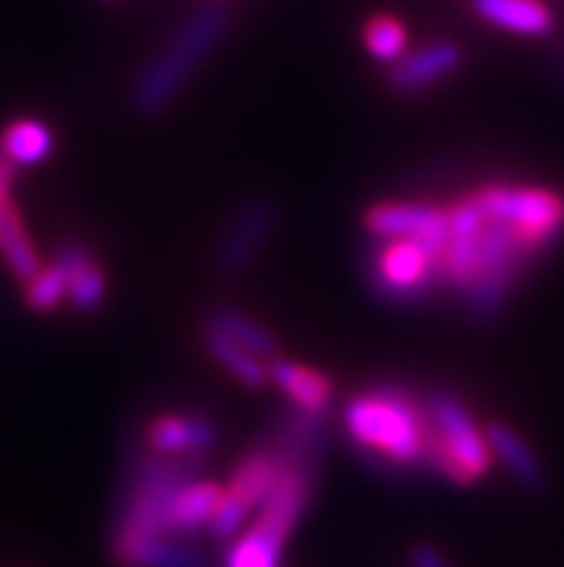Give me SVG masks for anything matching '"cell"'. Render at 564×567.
I'll return each instance as SVG.
<instances>
[{"mask_svg":"<svg viewBox=\"0 0 564 567\" xmlns=\"http://www.w3.org/2000/svg\"><path fill=\"white\" fill-rule=\"evenodd\" d=\"M542 251L515 225L464 196L447 208V245L438 259L441 286L464 297L472 317L493 320L507 306L519 274Z\"/></svg>","mask_w":564,"mask_h":567,"instance_id":"6da1fadb","label":"cell"},{"mask_svg":"<svg viewBox=\"0 0 564 567\" xmlns=\"http://www.w3.org/2000/svg\"><path fill=\"white\" fill-rule=\"evenodd\" d=\"M346 435L378 467H427L423 403L398 386H375L343 406Z\"/></svg>","mask_w":564,"mask_h":567,"instance_id":"7a4b0ae2","label":"cell"},{"mask_svg":"<svg viewBox=\"0 0 564 567\" xmlns=\"http://www.w3.org/2000/svg\"><path fill=\"white\" fill-rule=\"evenodd\" d=\"M234 12L222 3H207L187 14L176 27L167 43L139 72L136 84L130 90V107L139 118H156L180 99L193 72L205 64V58L230 32Z\"/></svg>","mask_w":564,"mask_h":567,"instance_id":"3957f363","label":"cell"},{"mask_svg":"<svg viewBox=\"0 0 564 567\" xmlns=\"http://www.w3.org/2000/svg\"><path fill=\"white\" fill-rule=\"evenodd\" d=\"M427 415V467L452 484L481 482L493 464L486 432L472 421L464 401L432 392L423 401Z\"/></svg>","mask_w":564,"mask_h":567,"instance_id":"277c9868","label":"cell"},{"mask_svg":"<svg viewBox=\"0 0 564 567\" xmlns=\"http://www.w3.org/2000/svg\"><path fill=\"white\" fill-rule=\"evenodd\" d=\"M311 487L315 470L308 464H286L274 493L259 507L257 522L228 547L225 567H279L283 545L311 502Z\"/></svg>","mask_w":564,"mask_h":567,"instance_id":"5b68a950","label":"cell"},{"mask_svg":"<svg viewBox=\"0 0 564 567\" xmlns=\"http://www.w3.org/2000/svg\"><path fill=\"white\" fill-rule=\"evenodd\" d=\"M470 196L486 214L515 225L539 248H551L564 230V196L547 187L484 185Z\"/></svg>","mask_w":564,"mask_h":567,"instance_id":"8992f818","label":"cell"},{"mask_svg":"<svg viewBox=\"0 0 564 567\" xmlns=\"http://www.w3.org/2000/svg\"><path fill=\"white\" fill-rule=\"evenodd\" d=\"M372 259L375 295L392 302H418L441 288L438 254L418 239H380Z\"/></svg>","mask_w":564,"mask_h":567,"instance_id":"52a82bcc","label":"cell"},{"mask_svg":"<svg viewBox=\"0 0 564 567\" xmlns=\"http://www.w3.org/2000/svg\"><path fill=\"white\" fill-rule=\"evenodd\" d=\"M274 225H277V208L271 199H248L245 205L234 210L225 230H222L219 243H216V271L225 280H236L239 274L250 268V262L259 257L268 237H271Z\"/></svg>","mask_w":564,"mask_h":567,"instance_id":"ba28073f","label":"cell"},{"mask_svg":"<svg viewBox=\"0 0 564 567\" xmlns=\"http://www.w3.org/2000/svg\"><path fill=\"white\" fill-rule=\"evenodd\" d=\"M363 225L378 239H418L438 259L447 245V208L429 202H378L366 208Z\"/></svg>","mask_w":564,"mask_h":567,"instance_id":"9c48e42d","label":"cell"},{"mask_svg":"<svg viewBox=\"0 0 564 567\" xmlns=\"http://www.w3.org/2000/svg\"><path fill=\"white\" fill-rule=\"evenodd\" d=\"M214 421L205 415H158L147 426V446L151 453L165 455V458H207V453L216 446Z\"/></svg>","mask_w":564,"mask_h":567,"instance_id":"30bf717a","label":"cell"},{"mask_svg":"<svg viewBox=\"0 0 564 567\" xmlns=\"http://www.w3.org/2000/svg\"><path fill=\"white\" fill-rule=\"evenodd\" d=\"M225 487L205 478H191L171 496L165 507V536L167 539H191L211 527L219 511Z\"/></svg>","mask_w":564,"mask_h":567,"instance_id":"8fae6325","label":"cell"},{"mask_svg":"<svg viewBox=\"0 0 564 567\" xmlns=\"http://www.w3.org/2000/svg\"><path fill=\"white\" fill-rule=\"evenodd\" d=\"M461 66V47L452 41H435L418 52H407L389 70V86L400 95H412L427 90L429 84L447 79Z\"/></svg>","mask_w":564,"mask_h":567,"instance_id":"7c38bea8","label":"cell"},{"mask_svg":"<svg viewBox=\"0 0 564 567\" xmlns=\"http://www.w3.org/2000/svg\"><path fill=\"white\" fill-rule=\"evenodd\" d=\"M93 257L90 248H86L81 239H70L58 248L55 259L50 266H43L41 271L27 282V291H23V302H27L32 311H52L55 306L66 300L70 295V282L75 277L86 259Z\"/></svg>","mask_w":564,"mask_h":567,"instance_id":"4fadbf2b","label":"cell"},{"mask_svg":"<svg viewBox=\"0 0 564 567\" xmlns=\"http://www.w3.org/2000/svg\"><path fill=\"white\" fill-rule=\"evenodd\" d=\"M268 378L300 412L326 415V410H329L331 381L322 372H317V369L294 363V360L274 358L268 363Z\"/></svg>","mask_w":564,"mask_h":567,"instance_id":"5bb4252c","label":"cell"},{"mask_svg":"<svg viewBox=\"0 0 564 567\" xmlns=\"http://www.w3.org/2000/svg\"><path fill=\"white\" fill-rule=\"evenodd\" d=\"M283 470H286L283 455H279L271 444H265L259 446V450H250V453L236 464L234 475H230V484L225 489L254 511V507H263V504L268 502V496H271L274 487H277Z\"/></svg>","mask_w":564,"mask_h":567,"instance_id":"9a60e30c","label":"cell"},{"mask_svg":"<svg viewBox=\"0 0 564 567\" xmlns=\"http://www.w3.org/2000/svg\"><path fill=\"white\" fill-rule=\"evenodd\" d=\"M484 432L486 441H490V450H493V458H499L507 467L515 484L527 489V493H542L544 484H547V475H544L542 461L530 450L527 441L507 424H490Z\"/></svg>","mask_w":564,"mask_h":567,"instance_id":"2e32d148","label":"cell"},{"mask_svg":"<svg viewBox=\"0 0 564 567\" xmlns=\"http://www.w3.org/2000/svg\"><path fill=\"white\" fill-rule=\"evenodd\" d=\"M472 12L515 35L542 38L553 29V14L542 0H472Z\"/></svg>","mask_w":564,"mask_h":567,"instance_id":"e0dca14e","label":"cell"},{"mask_svg":"<svg viewBox=\"0 0 564 567\" xmlns=\"http://www.w3.org/2000/svg\"><path fill=\"white\" fill-rule=\"evenodd\" d=\"M202 346H205V352L211 354L225 372L234 374L236 381L243 383L245 389H263L265 383H271V378H268V360L257 358V354L248 352L245 346L225 338L222 331L205 326V329H202Z\"/></svg>","mask_w":564,"mask_h":567,"instance_id":"ac0fdd59","label":"cell"},{"mask_svg":"<svg viewBox=\"0 0 564 567\" xmlns=\"http://www.w3.org/2000/svg\"><path fill=\"white\" fill-rule=\"evenodd\" d=\"M205 326L222 331L225 338H230L234 343L245 346L248 352H254L257 358L268 360V363L277 358V338H274L271 331L265 329L263 323H257L254 317L236 309V306H225V302L214 306V309L207 311Z\"/></svg>","mask_w":564,"mask_h":567,"instance_id":"d6986e66","label":"cell"},{"mask_svg":"<svg viewBox=\"0 0 564 567\" xmlns=\"http://www.w3.org/2000/svg\"><path fill=\"white\" fill-rule=\"evenodd\" d=\"M55 151V133L38 118H18L0 133V153L14 167L41 165Z\"/></svg>","mask_w":564,"mask_h":567,"instance_id":"ffe728a7","label":"cell"},{"mask_svg":"<svg viewBox=\"0 0 564 567\" xmlns=\"http://www.w3.org/2000/svg\"><path fill=\"white\" fill-rule=\"evenodd\" d=\"M0 257L21 282H29L43 268L41 254L23 228L21 210L14 208L12 202L0 214Z\"/></svg>","mask_w":564,"mask_h":567,"instance_id":"44dd1931","label":"cell"},{"mask_svg":"<svg viewBox=\"0 0 564 567\" xmlns=\"http://www.w3.org/2000/svg\"><path fill=\"white\" fill-rule=\"evenodd\" d=\"M119 567H214L199 547L182 545V539H151L115 559Z\"/></svg>","mask_w":564,"mask_h":567,"instance_id":"7402d4cb","label":"cell"},{"mask_svg":"<svg viewBox=\"0 0 564 567\" xmlns=\"http://www.w3.org/2000/svg\"><path fill=\"white\" fill-rule=\"evenodd\" d=\"M363 47L380 64H398L409 50L407 27L394 14H372L363 27Z\"/></svg>","mask_w":564,"mask_h":567,"instance_id":"603a6c76","label":"cell"},{"mask_svg":"<svg viewBox=\"0 0 564 567\" xmlns=\"http://www.w3.org/2000/svg\"><path fill=\"white\" fill-rule=\"evenodd\" d=\"M104 295H107V277H104V268L90 257L84 266L75 271V277H72L66 300H70L81 315H90V311H95L101 302H104Z\"/></svg>","mask_w":564,"mask_h":567,"instance_id":"cb8c5ba5","label":"cell"},{"mask_svg":"<svg viewBox=\"0 0 564 567\" xmlns=\"http://www.w3.org/2000/svg\"><path fill=\"white\" fill-rule=\"evenodd\" d=\"M250 516V507L243 504L236 496H230L225 489V498H222L219 511H216L214 522L207 527V536L214 542H234L245 527V518Z\"/></svg>","mask_w":564,"mask_h":567,"instance_id":"d4e9b609","label":"cell"},{"mask_svg":"<svg viewBox=\"0 0 564 567\" xmlns=\"http://www.w3.org/2000/svg\"><path fill=\"white\" fill-rule=\"evenodd\" d=\"M409 567H452V565L435 545L418 542V545H412V550H409Z\"/></svg>","mask_w":564,"mask_h":567,"instance_id":"484cf974","label":"cell"},{"mask_svg":"<svg viewBox=\"0 0 564 567\" xmlns=\"http://www.w3.org/2000/svg\"><path fill=\"white\" fill-rule=\"evenodd\" d=\"M14 171H18V167H14L12 162L0 153V214H3V208L9 205V190H12Z\"/></svg>","mask_w":564,"mask_h":567,"instance_id":"4316f807","label":"cell"}]
</instances>
